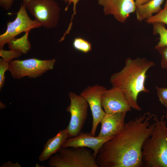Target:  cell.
I'll return each instance as SVG.
<instances>
[{
	"label": "cell",
	"mask_w": 167,
	"mask_h": 167,
	"mask_svg": "<svg viewBox=\"0 0 167 167\" xmlns=\"http://www.w3.org/2000/svg\"><path fill=\"white\" fill-rule=\"evenodd\" d=\"M153 114L146 113L125 123L122 131L105 143L96 161L98 167H141L143 166L142 149L151 135L155 123Z\"/></svg>",
	"instance_id": "obj_1"
},
{
	"label": "cell",
	"mask_w": 167,
	"mask_h": 167,
	"mask_svg": "<svg viewBox=\"0 0 167 167\" xmlns=\"http://www.w3.org/2000/svg\"><path fill=\"white\" fill-rule=\"evenodd\" d=\"M154 65L153 62L145 58H128L123 68L111 75L110 81L112 87L121 90L131 108L141 110L137 102V97L141 92H149L144 85L146 73Z\"/></svg>",
	"instance_id": "obj_2"
},
{
	"label": "cell",
	"mask_w": 167,
	"mask_h": 167,
	"mask_svg": "<svg viewBox=\"0 0 167 167\" xmlns=\"http://www.w3.org/2000/svg\"><path fill=\"white\" fill-rule=\"evenodd\" d=\"M165 117L159 119L153 114L155 125L142 147L143 166L167 167V125Z\"/></svg>",
	"instance_id": "obj_3"
},
{
	"label": "cell",
	"mask_w": 167,
	"mask_h": 167,
	"mask_svg": "<svg viewBox=\"0 0 167 167\" xmlns=\"http://www.w3.org/2000/svg\"><path fill=\"white\" fill-rule=\"evenodd\" d=\"M50 167H98L93 152L84 147H62L48 162Z\"/></svg>",
	"instance_id": "obj_4"
},
{
	"label": "cell",
	"mask_w": 167,
	"mask_h": 167,
	"mask_svg": "<svg viewBox=\"0 0 167 167\" xmlns=\"http://www.w3.org/2000/svg\"><path fill=\"white\" fill-rule=\"evenodd\" d=\"M56 60H41L36 58L14 60L9 63L8 71L14 79H20L25 77L35 78L40 76L54 68Z\"/></svg>",
	"instance_id": "obj_5"
},
{
	"label": "cell",
	"mask_w": 167,
	"mask_h": 167,
	"mask_svg": "<svg viewBox=\"0 0 167 167\" xmlns=\"http://www.w3.org/2000/svg\"><path fill=\"white\" fill-rule=\"evenodd\" d=\"M24 5L42 26L51 29L57 26L60 8L55 0H30Z\"/></svg>",
	"instance_id": "obj_6"
},
{
	"label": "cell",
	"mask_w": 167,
	"mask_h": 167,
	"mask_svg": "<svg viewBox=\"0 0 167 167\" xmlns=\"http://www.w3.org/2000/svg\"><path fill=\"white\" fill-rule=\"evenodd\" d=\"M70 99V105L66 111L70 113L71 118L68 126L66 127L68 138L75 137L81 132L88 117V104L87 101L80 95L74 92L68 94Z\"/></svg>",
	"instance_id": "obj_7"
},
{
	"label": "cell",
	"mask_w": 167,
	"mask_h": 167,
	"mask_svg": "<svg viewBox=\"0 0 167 167\" xmlns=\"http://www.w3.org/2000/svg\"><path fill=\"white\" fill-rule=\"evenodd\" d=\"M26 9L24 5L21 4L19 11L16 13L15 19L7 23L6 31L0 35V49H3L6 44H7L21 33L29 32L32 29L42 26L41 24L36 20L30 19Z\"/></svg>",
	"instance_id": "obj_8"
},
{
	"label": "cell",
	"mask_w": 167,
	"mask_h": 167,
	"mask_svg": "<svg viewBox=\"0 0 167 167\" xmlns=\"http://www.w3.org/2000/svg\"><path fill=\"white\" fill-rule=\"evenodd\" d=\"M107 89L102 85L96 84L88 86L79 94L87 101L92 112V122L90 133L93 136H95L97 126L105 113L102 109L101 98Z\"/></svg>",
	"instance_id": "obj_9"
},
{
	"label": "cell",
	"mask_w": 167,
	"mask_h": 167,
	"mask_svg": "<svg viewBox=\"0 0 167 167\" xmlns=\"http://www.w3.org/2000/svg\"><path fill=\"white\" fill-rule=\"evenodd\" d=\"M98 3L103 7L105 15H111L122 23L135 12L136 8L134 0H98Z\"/></svg>",
	"instance_id": "obj_10"
},
{
	"label": "cell",
	"mask_w": 167,
	"mask_h": 167,
	"mask_svg": "<svg viewBox=\"0 0 167 167\" xmlns=\"http://www.w3.org/2000/svg\"><path fill=\"white\" fill-rule=\"evenodd\" d=\"M102 108L106 113H127L131 107L123 92L119 88L112 87L102 94L101 98Z\"/></svg>",
	"instance_id": "obj_11"
},
{
	"label": "cell",
	"mask_w": 167,
	"mask_h": 167,
	"mask_svg": "<svg viewBox=\"0 0 167 167\" xmlns=\"http://www.w3.org/2000/svg\"><path fill=\"white\" fill-rule=\"evenodd\" d=\"M114 137H103L91 135L88 132H81L76 136L67 138L62 147H84L89 148L93 151L96 157L103 145Z\"/></svg>",
	"instance_id": "obj_12"
},
{
	"label": "cell",
	"mask_w": 167,
	"mask_h": 167,
	"mask_svg": "<svg viewBox=\"0 0 167 167\" xmlns=\"http://www.w3.org/2000/svg\"><path fill=\"white\" fill-rule=\"evenodd\" d=\"M126 113H105L101 121V127L98 136L114 137L120 133L125 126V119Z\"/></svg>",
	"instance_id": "obj_13"
},
{
	"label": "cell",
	"mask_w": 167,
	"mask_h": 167,
	"mask_svg": "<svg viewBox=\"0 0 167 167\" xmlns=\"http://www.w3.org/2000/svg\"><path fill=\"white\" fill-rule=\"evenodd\" d=\"M68 138L67 130L66 128L60 131L54 137L49 139L44 145L43 149L38 157L40 162L47 160L55 154L62 147L66 139Z\"/></svg>",
	"instance_id": "obj_14"
},
{
	"label": "cell",
	"mask_w": 167,
	"mask_h": 167,
	"mask_svg": "<svg viewBox=\"0 0 167 167\" xmlns=\"http://www.w3.org/2000/svg\"><path fill=\"white\" fill-rule=\"evenodd\" d=\"M164 0H151L147 3L137 6L135 11L137 20L141 22L158 12Z\"/></svg>",
	"instance_id": "obj_15"
},
{
	"label": "cell",
	"mask_w": 167,
	"mask_h": 167,
	"mask_svg": "<svg viewBox=\"0 0 167 167\" xmlns=\"http://www.w3.org/2000/svg\"><path fill=\"white\" fill-rule=\"evenodd\" d=\"M29 32H25L24 36L19 39L15 38L7 44L10 49L17 50L22 54H26L30 49L31 45L28 40Z\"/></svg>",
	"instance_id": "obj_16"
},
{
	"label": "cell",
	"mask_w": 167,
	"mask_h": 167,
	"mask_svg": "<svg viewBox=\"0 0 167 167\" xmlns=\"http://www.w3.org/2000/svg\"><path fill=\"white\" fill-rule=\"evenodd\" d=\"M153 34L159 36V41L155 46L156 49L158 48L167 46V29L165 24L161 23L152 24Z\"/></svg>",
	"instance_id": "obj_17"
},
{
	"label": "cell",
	"mask_w": 167,
	"mask_h": 167,
	"mask_svg": "<svg viewBox=\"0 0 167 167\" xmlns=\"http://www.w3.org/2000/svg\"><path fill=\"white\" fill-rule=\"evenodd\" d=\"M145 21L148 24H152L155 23L159 22L167 24V0H166L163 9Z\"/></svg>",
	"instance_id": "obj_18"
},
{
	"label": "cell",
	"mask_w": 167,
	"mask_h": 167,
	"mask_svg": "<svg viewBox=\"0 0 167 167\" xmlns=\"http://www.w3.org/2000/svg\"><path fill=\"white\" fill-rule=\"evenodd\" d=\"M72 45L76 50L84 53H87L92 50L91 43L81 37L75 38L73 41Z\"/></svg>",
	"instance_id": "obj_19"
},
{
	"label": "cell",
	"mask_w": 167,
	"mask_h": 167,
	"mask_svg": "<svg viewBox=\"0 0 167 167\" xmlns=\"http://www.w3.org/2000/svg\"><path fill=\"white\" fill-rule=\"evenodd\" d=\"M22 53L19 51L10 49L5 50L3 49H0V56L2 59L9 62L13 59L20 57Z\"/></svg>",
	"instance_id": "obj_20"
},
{
	"label": "cell",
	"mask_w": 167,
	"mask_h": 167,
	"mask_svg": "<svg viewBox=\"0 0 167 167\" xmlns=\"http://www.w3.org/2000/svg\"><path fill=\"white\" fill-rule=\"evenodd\" d=\"M9 62L2 58L0 59V90L2 89L5 83V73L8 71Z\"/></svg>",
	"instance_id": "obj_21"
},
{
	"label": "cell",
	"mask_w": 167,
	"mask_h": 167,
	"mask_svg": "<svg viewBox=\"0 0 167 167\" xmlns=\"http://www.w3.org/2000/svg\"><path fill=\"white\" fill-rule=\"evenodd\" d=\"M156 88L160 101L167 109V88L156 87Z\"/></svg>",
	"instance_id": "obj_22"
},
{
	"label": "cell",
	"mask_w": 167,
	"mask_h": 167,
	"mask_svg": "<svg viewBox=\"0 0 167 167\" xmlns=\"http://www.w3.org/2000/svg\"><path fill=\"white\" fill-rule=\"evenodd\" d=\"M161 57V65L164 69H167V46L156 49Z\"/></svg>",
	"instance_id": "obj_23"
},
{
	"label": "cell",
	"mask_w": 167,
	"mask_h": 167,
	"mask_svg": "<svg viewBox=\"0 0 167 167\" xmlns=\"http://www.w3.org/2000/svg\"><path fill=\"white\" fill-rule=\"evenodd\" d=\"M14 0H0V5L6 10L9 9L12 6Z\"/></svg>",
	"instance_id": "obj_24"
},
{
	"label": "cell",
	"mask_w": 167,
	"mask_h": 167,
	"mask_svg": "<svg viewBox=\"0 0 167 167\" xmlns=\"http://www.w3.org/2000/svg\"><path fill=\"white\" fill-rule=\"evenodd\" d=\"M1 167H21V166L18 162L13 163L8 161L1 165Z\"/></svg>",
	"instance_id": "obj_25"
},
{
	"label": "cell",
	"mask_w": 167,
	"mask_h": 167,
	"mask_svg": "<svg viewBox=\"0 0 167 167\" xmlns=\"http://www.w3.org/2000/svg\"><path fill=\"white\" fill-rule=\"evenodd\" d=\"M79 0H69V2H68V4L65 8V11H66L67 9V8L71 4V3H72L73 4V13L72 15V16L73 17L74 15L76 14V5L79 2Z\"/></svg>",
	"instance_id": "obj_26"
},
{
	"label": "cell",
	"mask_w": 167,
	"mask_h": 167,
	"mask_svg": "<svg viewBox=\"0 0 167 167\" xmlns=\"http://www.w3.org/2000/svg\"><path fill=\"white\" fill-rule=\"evenodd\" d=\"M151 0H135L136 6H137L147 3Z\"/></svg>",
	"instance_id": "obj_27"
},
{
	"label": "cell",
	"mask_w": 167,
	"mask_h": 167,
	"mask_svg": "<svg viewBox=\"0 0 167 167\" xmlns=\"http://www.w3.org/2000/svg\"><path fill=\"white\" fill-rule=\"evenodd\" d=\"M23 1V4H25L29 2L30 0H22Z\"/></svg>",
	"instance_id": "obj_28"
},
{
	"label": "cell",
	"mask_w": 167,
	"mask_h": 167,
	"mask_svg": "<svg viewBox=\"0 0 167 167\" xmlns=\"http://www.w3.org/2000/svg\"><path fill=\"white\" fill-rule=\"evenodd\" d=\"M36 167H44L43 166H41L40 164L38 163H36Z\"/></svg>",
	"instance_id": "obj_29"
},
{
	"label": "cell",
	"mask_w": 167,
	"mask_h": 167,
	"mask_svg": "<svg viewBox=\"0 0 167 167\" xmlns=\"http://www.w3.org/2000/svg\"><path fill=\"white\" fill-rule=\"evenodd\" d=\"M64 1L65 3H68L69 2V0H62Z\"/></svg>",
	"instance_id": "obj_30"
}]
</instances>
